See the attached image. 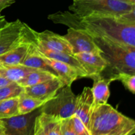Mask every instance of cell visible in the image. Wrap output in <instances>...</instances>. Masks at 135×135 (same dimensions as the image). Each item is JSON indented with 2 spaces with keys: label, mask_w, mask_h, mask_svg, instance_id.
Instances as JSON below:
<instances>
[{
  "label": "cell",
  "mask_w": 135,
  "mask_h": 135,
  "mask_svg": "<svg viewBox=\"0 0 135 135\" xmlns=\"http://www.w3.org/2000/svg\"><path fill=\"white\" fill-rule=\"evenodd\" d=\"M40 55L44 61L55 71L58 77L63 81L65 85L71 86L74 81L80 77L79 73L71 66L63 62L50 59L42 54Z\"/></svg>",
  "instance_id": "15"
},
{
  "label": "cell",
  "mask_w": 135,
  "mask_h": 135,
  "mask_svg": "<svg viewBox=\"0 0 135 135\" xmlns=\"http://www.w3.org/2000/svg\"><path fill=\"white\" fill-rule=\"evenodd\" d=\"M64 86L59 77H55L40 84L24 88V93L39 100L48 101Z\"/></svg>",
  "instance_id": "10"
},
{
  "label": "cell",
  "mask_w": 135,
  "mask_h": 135,
  "mask_svg": "<svg viewBox=\"0 0 135 135\" xmlns=\"http://www.w3.org/2000/svg\"><path fill=\"white\" fill-rule=\"evenodd\" d=\"M26 28V34L23 39L9 51L0 55V63L7 65H17L22 63L30 45V38L27 25Z\"/></svg>",
  "instance_id": "12"
},
{
  "label": "cell",
  "mask_w": 135,
  "mask_h": 135,
  "mask_svg": "<svg viewBox=\"0 0 135 135\" xmlns=\"http://www.w3.org/2000/svg\"><path fill=\"white\" fill-rule=\"evenodd\" d=\"M40 122L46 135H62L61 119L44 113L38 115Z\"/></svg>",
  "instance_id": "19"
},
{
  "label": "cell",
  "mask_w": 135,
  "mask_h": 135,
  "mask_svg": "<svg viewBox=\"0 0 135 135\" xmlns=\"http://www.w3.org/2000/svg\"><path fill=\"white\" fill-rule=\"evenodd\" d=\"M5 133V129H4L3 126L2 125L1 123L0 122V135H3Z\"/></svg>",
  "instance_id": "32"
},
{
  "label": "cell",
  "mask_w": 135,
  "mask_h": 135,
  "mask_svg": "<svg viewBox=\"0 0 135 135\" xmlns=\"http://www.w3.org/2000/svg\"><path fill=\"white\" fill-rule=\"evenodd\" d=\"M23 91L24 88L15 82L0 87V101L18 97Z\"/></svg>",
  "instance_id": "23"
},
{
  "label": "cell",
  "mask_w": 135,
  "mask_h": 135,
  "mask_svg": "<svg viewBox=\"0 0 135 135\" xmlns=\"http://www.w3.org/2000/svg\"><path fill=\"white\" fill-rule=\"evenodd\" d=\"M37 69L28 68L21 65H7L0 63V75L11 82L18 83L26 75Z\"/></svg>",
  "instance_id": "18"
},
{
  "label": "cell",
  "mask_w": 135,
  "mask_h": 135,
  "mask_svg": "<svg viewBox=\"0 0 135 135\" xmlns=\"http://www.w3.org/2000/svg\"><path fill=\"white\" fill-rule=\"evenodd\" d=\"M55 77H57V76L53 75L50 72L36 70V71H32V72L28 73L25 78L21 79L20 81L17 83H18L22 88H26V87L32 86L40 84V83L50 80Z\"/></svg>",
  "instance_id": "20"
},
{
  "label": "cell",
  "mask_w": 135,
  "mask_h": 135,
  "mask_svg": "<svg viewBox=\"0 0 135 135\" xmlns=\"http://www.w3.org/2000/svg\"><path fill=\"white\" fill-rule=\"evenodd\" d=\"M3 135H15V134H10V133H5Z\"/></svg>",
  "instance_id": "33"
},
{
  "label": "cell",
  "mask_w": 135,
  "mask_h": 135,
  "mask_svg": "<svg viewBox=\"0 0 135 135\" xmlns=\"http://www.w3.org/2000/svg\"><path fill=\"white\" fill-rule=\"evenodd\" d=\"M70 11L80 17H119L135 9V5L120 0H79L69 7Z\"/></svg>",
  "instance_id": "4"
},
{
  "label": "cell",
  "mask_w": 135,
  "mask_h": 135,
  "mask_svg": "<svg viewBox=\"0 0 135 135\" xmlns=\"http://www.w3.org/2000/svg\"><path fill=\"white\" fill-rule=\"evenodd\" d=\"M93 108L94 99L90 88L84 87L81 94L77 96L76 108L74 115L80 119L88 130Z\"/></svg>",
  "instance_id": "13"
},
{
  "label": "cell",
  "mask_w": 135,
  "mask_h": 135,
  "mask_svg": "<svg viewBox=\"0 0 135 135\" xmlns=\"http://www.w3.org/2000/svg\"><path fill=\"white\" fill-rule=\"evenodd\" d=\"M119 17H80L72 12L59 11L50 15L47 18L54 23L83 30L91 36L108 38L135 47V25L125 23Z\"/></svg>",
  "instance_id": "1"
},
{
  "label": "cell",
  "mask_w": 135,
  "mask_h": 135,
  "mask_svg": "<svg viewBox=\"0 0 135 135\" xmlns=\"http://www.w3.org/2000/svg\"><path fill=\"white\" fill-rule=\"evenodd\" d=\"M73 1H79V0H73Z\"/></svg>",
  "instance_id": "34"
},
{
  "label": "cell",
  "mask_w": 135,
  "mask_h": 135,
  "mask_svg": "<svg viewBox=\"0 0 135 135\" xmlns=\"http://www.w3.org/2000/svg\"><path fill=\"white\" fill-rule=\"evenodd\" d=\"M120 1L127 3L131 4V5H135V0H120Z\"/></svg>",
  "instance_id": "31"
},
{
  "label": "cell",
  "mask_w": 135,
  "mask_h": 135,
  "mask_svg": "<svg viewBox=\"0 0 135 135\" xmlns=\"http://www.w3.org/2000/svg\"><path fill=\"white\" fill-rule=\"evenodd\" d=\"M46 102V100H41L28 96L24 93L23 91L18 96V113L19 115H24L31 113L35 109L41 108Z\"/></svg>",
  "instance_id": "21"
},
{
  "label": "cell",
  "mask_w": 135,
  "mask_h": 135,
  "mask_svg": "<svg viewBox=\"0 0 135 135\" xmlns=\"http://www.w3.org/2000/svg\"><path fill=\"white\" fill-rule=\"evenodd\" d=\"M94 80L93 85L90 88L94 99V108L104 105L108 103L110 96L109 85L114 81L112 77L104 78L101 75L92 78Z\"/></svg>",
  "instance_id": "14"
},
{
  "label": "cell",
  "mask_w": 135,
  "mask_h": 135,
  "mask_svg": "<svg viewBox=\"0 0 135 135\" xmlns=\"http://www.w3.org/2000/svg\"><path fill=\"white\" fill-rule=\"evenodd\" d=\"M29 35H30V33H29ZM21 65L22 66H25V67H28V68L40 70V71H47V72L51 73L53 75H55L58 77L57 75L55 72V71L51 67H50L44 61V60L42 59L41 55L37 50L35 45L34 44L32 41L31 40V38H30V47H29L28 51L25 59L22 61V63Z\"/></svg>",
  "instance_id": "16"
},
{
  "label": "cell",
  "mask_w": 135,
  "mask_h": 135,
  "mask_svg": "<svg viewBox=\"0 0 135 135\" xmlns=\"http://www.w3.org/2000/svg\"><path fill=\"white\" fill-rule=\"evenodd\" d=\"M63 36L69 44L73 55L80 53L101 54L92 36L84 30L69 28L67 34Z\"/></svg>",
  "instance_id": "7"
},
{
  "label": "cell",
  "mask_w": 135,
  "mask_h": 135,
  "mask_svg": "<svg viewBox=\"0 0 135 135\" xmlns=\"http://www.w3.org/2000/svg\"><path fill=\"white\" fill-rule=\"evenodd\" d=\"M28 30L32 41L35 44L51 51L64 52L73 55L69 44L63 36L47 30L38 32L29 26Z\"/></svg>",
  "instance_id": "6"
},
{
  "label": "cell",
  "mask_w": 135,
  "mask_h": 135,
  "mask_svg": "<svg viewBox=\"0 0 135 135\" xmlns=\"http://www.w3.org/2000/svg\"><path fill=\"white\" fill-rule=\"evenodd\" d=\"M16 0H0V13L3 9L9 7L11 5H13Z\"/></svg>",
  "instance_id": "28"
},
{
  "label": "cell",
  "mask_w": 135,
  "mask_h": 135,
  "mask_svg": "<svg viewBox=\"0 0 135 135\" xmlns=\"http://www.w3.org/2000/svg\"><path fill=\"white\" fill-rule=\"evenodd\" d=\"M77 96L71 89V86L65 85L56 94L41 107L40 113L68 119L75 114Z\"/></svg>",
  "instance_id": "5"
},
{
  "label": "cell",
  "mask_w": 135,
  "mask_h": 135,
  "mask_svg": "<svg viewBox=\"0 0 135 135\" xmlns=\"http://www.w3.org/2000/svg\"><path fill=\"white\" fill-rule=\"evenodd\" d=\"M74 56L83 67L86 74V77L90 79L101 75L102 73L108 67V63L101 54L80 53Z\"/></svg>",
  "instance_id": "11"
},
{
  "label": "cell",
  "mask_w": 135,
  "mask_h": 135,
  "mask_svg": "<svg viewBox=\"0 0 135 135\" xmlns=\"http://www.w3.org/2000/svg\"><path fill=\"white\" fill-rule=\"evenodd\" d=\"M36 113L18 115L7 119H0L5 133L15 135H31L34 129Z\"/></svg>",
  "instance_id": "9"
},
{
  "label": "cell",
  "mask_w": 135,
  "mask_h": 135,
  "mask_svg": "<svg viewBox=\"0 0 135 135\" xmlns=\"http://www.w3.org/2000/svg\"><path fill=\"white\" fill-rule=\"evenodd\" d=\"M92 36L101 51L100 54L108 63V67L116 73L135 75V47L108 38Z\"/></svg>",
  "instance_id": "3"
},
{
  "label": "cell",
  "mask_w": 135,
  "mask_h": 135,
  "mask_svg": "<svg viewBox=\"0 0 135 135\" xmlns=\"http://www.w3.org/2000/svg\"><path fill=\"white\" fill-rule=\"evenodd\" d=\"M89 131L91 135H133L135 121L107 103L93 108Z\"/></svg>",
  "instance_id": "2"
},
{
  "label": "cell",
  "mask_w": 135,
  "mask_h": 135,
  "mask_svg": "<svg viewBox=\"0 0 135 135\" xmlns=\"http://www.w3.org/2000/svg\"><path fill=\"white\" fill-rule=\"evenodd\" d=\"M111 77L113 80H119L126 89L132 94L135 93V75L126 73H115Z\"/></svg>",
  "instance_id": "24"
},
{
  "label": "cell",
  "mask_w": 135,
  "mask_h": 135,
  "mask_svg": "<svg viewBox=\"0 0 135 135\" xmlns=\"http://www.w3.org/2000/svg\"><path fill=\"white\" fill-rule=\"evenodd\" d=\"M32 135H46L43 130V128L41 125L40 122L38 115H37V117H36L35 121H34Z\"/></svg>",
  "instance_id": "27"
},
{
  "label": "cell",
  "mask_w": 135,
  "mask_h": 135,
  "mask_svg": "<svg viewBox=\"0 0 135 135\" xmlns=\"http://www.w3.org/2000/svg\"><path fill=\"white\" fill-rule=\"evenodd\" d=\"M13 83V82L10 81L9 80L7 79L6 78H5L4 76L0 75V87L3 86L7 85V84H10V83Z\"/></svg>",
  "instance_id": "29"
},
{
  "label": "cell",
  "mask_w": 135,
  "mask_h": 135,
  "mask_svg": "<svg viewBox=\"0 0 135 135\" xmlns=\"http://www.w3.org/2000/svg\"><path fill=\"white\" fill-rule=\"evenodd\" d=\"M62 135H76L73 128L71 123V119H61Z\"/></svg>",
  "instance_id": "26"
},
{
  "label": "cell",
  "mask_w": 135,
  "mask_h": 135,
  "mask_svg": "<svg viewBox=\"0 0 135 135\" xmlns=\"http://www.w3.org/2000/svg\"><path fill=\"white\" fill-rule=\"evenodd\" d=\"M70 119L71 125L76 135H91L88 128L84 125L79 117L73 115Z\"/></svg>",
  "instance_id": "25"
},
{
  "label": "cell",
  "mask_w": 135,
  "mask_h": 135,
  "mask_svg": "<svg viewBox=\"0 0 135 135\" xmlns=\"http://www.w3.org/2000/svg\"><path fill=\"white\" fill-rule=\"evenodd\" d=\"M26 24L19 19L7 24L0 30V55L18 44L25 37Z\"/></svg>",
  "instance_id": "8"
},
{
  "label": "cell",
  "mask_w": 135,
  "mask_h": 135,
  "mask_svg": "<svg viewBox=\"0 0 135 135\" xmlns=\"http://www.w3.org/2000/svg\"><path fill=\"white\" fill-rule=\"evenodd\" d=\"M18 104V97L0 101V119L19 115Z\"/></svg>",
  "instance_id": "22"
},
{
  "label": "cell",
  "mask_w": 135,
  "mask_h": 135,
  "mask_svg": "<svg viewBox=\"0 0 135 135\" xmlns=\"http://www.w3.org/2000/svg\"><path fill=\"white\" fill-rule=\"evenodd\" d=\"M34 44L35 45L37 50H38V51L40 54L47 57L50 58V59H54V60L58 61L63 62V63H65L66 64L69 65L71 66V67L75 68L79 73V74L80 75V77H86V74L85 71L83 69V67L80 65L79 61L76 59V57L73 55H71V54H69L64 52L51 51V50H47V49H45L44 47H40V46L35 44L34 43Z\"/></svg>",
  "instance_id": "17"
},
{
  "label": "cell",
  "mask_w": 135,
  "mask_h": 135,
  "mask_svg": "<svg viewBox=\"0 0 135 135\" xmlns=\"http://www.w3.org/2000/svg\"><path fill=\"white\" fill-rule=\"evenodd\" d=\"M8 23L7 21L5 19V16L1 15V13H0V30L3 28L5 26H6L7 24Z\"/></svg>",
  "instance_id": "30"
}]
</instances>
